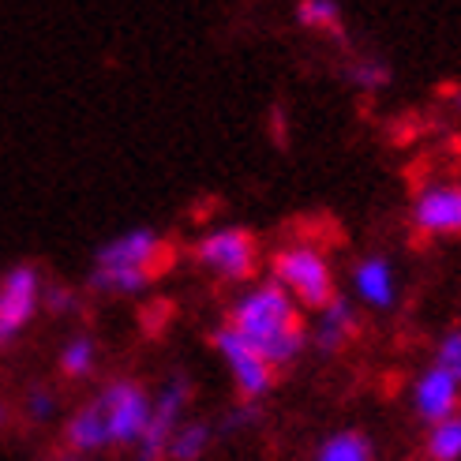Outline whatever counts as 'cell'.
<instances>
[{"label": "cell", "instance_id": "6da1fadb", "mask_svg": "<svg viewBox=\"0 0 461 461\" xmlns=\"http://www.w3.org/2000/svg\"><path fill=\"white\" fill-rule=\"evenodd\" d=\"M229 327L248 338L256 349L274 364L289 367L308 349V322L293 296L274 282H251L229 308Z\"/></svg>", "mask_w": 461, "mask_h": 461}, {"label": "cell", "instance_id": "7a4b0ae2", "mask_svg": "<svg viewBox=\"0 0 461 461\" xmlns=\"http://www.w3.org/2000/svg\"><path fill=\"white\" fill-rule=\"evenodd\" d=\"M169 263L173 248L166 237L147 225L128 229V233L98 244L95 267L86 274V289L95 296H140Z\"/></svg>", "mask_w": 461, "mask_h": 461}, {"label": "cell", "instance_id": "3957f363", "mask_svg": "<svg viewBox=\"0 0 461 461\" xmlns=\"http://www.w3.org/2000/svg\"><path fill=\"white\" fill-rule=\"evenodd\" d=\"M270 278L278 282L301 312H322L338 301V282H334V270L330 263L322 259V251H315L312 244H285L278 251H270Z\"/></svg>", "mask_w": 461, "mask_h": 461}, {"label": "cell", "instance_id": "277c9868", "mask_svg": "<svg viewBox=\"0 0 461 461\" xmlns=\"http://www.w3.org/2000/svg\"><path fill=\"white\" fill-rule=\"evenodd\" d=\"M192 259L221 282H256L259 274V240L244 225H221L192 244Z\"/></svg>", "mask_w": 461, "mask_h": 461}, {"label": "cell", "instance_id": "5b68a950", "mask_svg": "<svg viewBox=\"0 0 461 461\" xmlns=\"http://www.w3.org/2000/svg\"><path fill=\"white\" fill-rule=\"evenodd\" d=\"M105 428H109V443L121 450H135L140 439L147 435L150 412H154V394L135 383V379H109L98 394H95Z\"/></svg>", "mask_w": 461, "mask_h": 461}, {"label": "cell", "instance_id": "8992f818", "mask_svg": "<svg viewBox=\"0 0 461 461\" xmlns=\"http://www.w3.org/2000/svg\"><path fill=\"white\" fill-rule=\"evenodd\" d=\"M192 394H195V383L184 372H173V375L161 379L158 394H154V412H150L147 435L140 439V447L131 450L135 461H166L176 428L188 420L184 412H188V405H192Z\"/></svg>", "mask_w": 461, "mask_h": 461}, {"label": "cell", "instance_id": "52a82bcc", "mask_svg": "<svg viewBox=\"0 0 461 461\" xmlns=\"http://www.w3.org/2000/svg\"><path fill=\"white\" fill-rule=\"evenodd\" d=\"M41 293H45V278L34 263H15L0 274V353L41 312Z\"/></svg>", "mask_w": 461, "mask_h": 461}, {"label": "cell", "instance_id": "ba28073f", "mask_svg": "<svg viewBox=\"0 0 461 461\" xmlns=\"http://www.w3.org/2000/svg\"><path fill=\"white\" fill-rule=\"evenodd\" d=\"M211 345H214V353L225 360L229 375H233L240 402H263L274 390V372H278V367H274L248 338H240L229 322L211 334Z\"/></svg>", "mask_w": 461, "mask_h": 461}, {"label": "cell", "instance_id": "9c48e42d", "mask_svg": "<svg viewBox=\"0 0 461 461\" xmlns=\"http://www.w3.org/2000/svg\"><path fill=\"white\" fill-rule=\"evenodd\" d=\"M412 412L428 424H443L461 412V379L443 364H428L412 383Z\"/></svg>", "mask_w": 461, "mask_h": 461}, {"label": "cell", "instance_id": "30bf717a", "mask_svg": "<svg viewBox=\"0 0 461 461\" xmlns=\"http://www.w3.org/2000/svg\"><path fill=\"white\" fill-rule=\"evenodd\" d=\"M412 229L424 237H461V184H428L412 199Z\"/></svg>", "mask_w": 461, "mask_h": 461}, {"label": "cell", "instance_id": "8fae6325", "mask_svg": "<svg viewBox=\"0 0 461 461\" xmlns=\"http://www.w3.org/2000/svg\"><path fill=\"white\" fill-rule=\"evenodd\" d=\"M360 330V312L345 301V296H338V301L330 308H322L315 319H312V327H308V345L319 353V357H334L341 353L345 345H349Z\"/></svg>", "mask_w": 461, "mask_h": 461}, {"label": "cell", "instance_id": "7c38bea8", "mask_svg": "<svg viewBox=\"0 0 461 461\" xmlns=\"http://www.w3.org/2000/svg\"><path fill=\"white\" fill-rule=\"evenodd\" d=\"M60 439H64L68 454H76V457H90V454H102V450H109V447H113V443H109L105 417H102V409H98V402H95V398L83 402L79 409L68 412Z\"/></svg>", "mask_w": 461, "mask_h": 461}, {"label": "cell", "instance_id": "4fadbf2b", "mask_svg": "<svg viewBox=\"0 0 461 461\" xmlns=\"http://www.w3.org/2000/svg\"><path fill=\"white\" fill-rule=\"evenodd\" d=\"M353 293H357L360 304L375 308V312L394 308V301H398V274H394V267H390V259H383V256L360 259L353 267Z\"/></svg>", "mask_w": 461, "mask_h": 461}, {"label": "cell", "instance_id": "5bb4252c", "mask_svg": "<svg viewBox=\"0 0 461 461\" xmlns=\"http://www.w3.org/2000/svg\"><path fill=\"white\" fill-rule=\"evenodd\" d=\"M312 461H375V443L360 428H341L315 447Z\"/></svg>", "mask_w": 461, "mask_h": 461}, {"label": "cell", "instance_id": "9a60e30c", "mask_svg": "<svg viewBox=\"0 0 461 461\" xmlns=\"http://www.w3.org/2000/svg\"><path fill=\"white\" fill-rule=\"evenodd\" d=\"M214 424L211 420H184L169 443L166 461H203L214 447Z\"/></svg>", "mask_w": 461, "mask_h": 461}, {"label": "cell", "instance_id": "2e32d148", "mask_svg": "<svg viewBox=\"0 0 461 461\" xmlns=\"http://www.w3.org/2000/svg\"><path fill=\"white\" fill-rule=\"evenodd\" d=\"M57 367H60V375L72 379V383L95 375V367H98V341L90 338V334H72V338L60 345Z\"/></svg>", "mask_w": 461, "mask_h": 461}, {"label": "cell", "instance_id": "e0dca14e", "mask_svg": "<svg viewBox=\"0 0 461 461\" xmlns=\"http://www.w3.org/2000/svg\"><path fill=\"white\" fill-rule=\"evenodd\" d=\"M296 19H301V27H308L315 34H327V38L345 41L341 8L330 5V0H301V5H296Z\"/></svg>", "mask_w": 461, "mask_h": 461}, {"label": "cell", "instance_id": "ac0fdd59", "mask_svg": "<svg viewBox=\"0 0 461 461\" xmlns=\"http://www.w3.org/2000/svg\"><path fill=\"white\" fill-rule=\"evenodd\" d=\"M394 72H390V64L383 57H357L345 64V83L357 86L360 95H379V90L390 86Z\"/></svg>", "mask_w": 461, "mask_h": 461}, {"label": "cell", "instance_id": "d6986e66", "mask_svg": "<svg viewBox=\"0 0 461 461\" xmlns=\"http://www.w3.org/2000/svg\"><path fill=\"white\" fill-rule=\"evenodd\" d=\"M424 457L428 461H461V412L450 420H443V424L428 428Z\"/></svg>", "mask_w": 461, "mask_h": 461}, {"label": "cell", "instance_id": "ffe728a7", "mask_svg": "<svg viewBox=\"0 0 461 461\" xmlns=\"http://www.w3.org/2000/svg\"><path fill=\"white\" fill-rule=\"evenodd\" d=\"M23 412H27L31 424H50L57 412H60V394H57L53 386L38 383V386L27 390V398H23Z\"/></svg>", "mask_w": 461, "mask_h": 461}, {"label": "cell", "instance_id": "44dd1931", "mask_svg": "<svg viewBox=\"0 0 461 461\" xmlns=\"http://www.w3.org/2000/svg\"><path fill=\"white\" fill-rule=\"evenodd\" d=\"M263 420V402H233L221 420H218V435H237V431H248Z\"/></svg>", "mask_w": 461, "mask_h": 461}, {"label": "cell", "instance_id": "7402d4cb", "mask_svg": "<svg viewBox=\"0 0 461 461\" xmlns=\"http://www.w3.org/2000/svg\"><path fill=\"white\" fill-rule=\"evenodd\" d=\"M83 304V296L76 289H68V285H45L41 293V312H50V315H76Z\"/></svg>", "mask_w": 461, "mask_h": 461}, {"label": "cell", "instance_id": "603a6c76", "mask_svg": "<svg viewBox=\"0 0 461 461\" xmlns=\"http://www.w3.org/2000/svg\"><path fill=\"white\" fill-rule=\"evenodd\" d=\"M435 364L450 367V372L461 379V327H454L439 338V345H435Z\"/></svg>", "mask_w": 461, "mask_h": 461}, {"label": "cell", "instance_id": "cb8c5ba5", "mask_svg": "<svg viewBox=\"0 0 461 461\" xmlns=\"http://www.w3.org/2000/svg\"><path fill=\"white\" fill-rule=\"evenodd\" d=\"M50 461H83V457H76V454H57V457H50Z\"/></svg>", "mask_w": 461, "mask_h": 461}, {"label": "cell", "instance_id": "d4e9b609", "mask_svg": "<svg viewBox=\"0 0 461 461\" xmlns=\"http://www.w3.org/2000/svg\"><path fill=\"white\" fill-rule=\"evenodd\" d=\"M5 424H8V405L0 402V428H5Z\"/></svg>", "mask_w": 461, "mask_h": 461}]
</instances>
